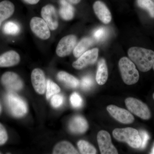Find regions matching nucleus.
Masks as SVG:
<instances>
[{
  "instance_id": "c9c22d12",
  "label": "nucleus",
  "mask_w": 154,
  "mask_h": 154,
  "mask_svg": "<svg viewBox=\"0 0 154 154\" xmlns=\"http://www.w3.org/2000/svg\"><path fill=\"white\" fill-rule=\"evenodd\" d=\"M2 105H1V102H0V114H1V112H2Z\"/></svg>"
},
{
  "instance_id": "1a4fd4ad",
  "label": "nucleus",
  "mask_w": 154,
  "mask_h": 154,
  "mask_svg": "<svg viewBox=\"0 0 154 154\" xmlns=\"http://www.w3.org/2000/svg\"><path fill=\"white\" fill-rule=\"evenodd\" d=\"M97 141L102 154H117V149L113 145L109 133L105 131H99L97 134Z\"/></svg>"
},
{
  "instance_id": "6e6552de",
  "label": "nucleus",
  "mask_w": 154,
  "mask_h": 154,
  "mask_svg": "<svg viewBox=\"0 0 154 154\" xmlns=\"http://www.w3.org/2000/svg\"><path fill=\"white\" fill-rule=\"evenodd\" d=\"M77 40L76 36L74 35H67L62 38L56 51L58 56L63 57L69 55L75 47Z\"/></svg>"
},
{
  "instance_id": "f257e3e1",
  "label": "nucleus",
  "mask_w": 154,
  "mask_h": 154,
  "mask_svg": "<svg viewBox=\"0 0 154 154\" xmlns=\"http://www.w3.org/2000/svg\"><path fill=\"white\" fill-rule=\"evenodd\" d=\"M131 60L140 71L147 72L152 68L154 62V51L143 48L133 47L128 50Z\"/></svg>"
},
{
  "instance_id": "dca6fc26",
  "label": "nucleus",
  "mask_w": 154,
  "mask_h": 154,
  "mask_svg": "<svg viewBox=\"0 0 154 154\" xmlns=\"http://www.w3.org/2000/svg\"><path fill=\"white\" fill-rule=\"evenodd\" d=\"M20 61V55L17 51H9L0 55V67L14 66L18 64Z\"/></svg>"
},
{
  "instance_id": "4c0bfd02",
  "label": "nucleus",
  "mask_w": 154,
  "mask_h": 154,
  "mask_svg": "<svg viewBox=\"0 0 154 154\" xmlns=\"http://www.w3.org/2000/svg\"><path fill=\"white\" fill-rule=\"evenodd\" d=\"M153 99H154V93L153 94Z\"/></svg>"
},
{
  "instance_id": "2f4dec72",
  "label": "nucleus",
  "mask_w": 154,
  "mask_h": 154,
  "mask_svg": "<svg viewBox=\"0 0 154 154\" xmlns=\"http://www.w3.org/2000/svg\"><path fill=\"white\" fill-rule=\"evenodd\" d=\"M139 132L140 135L142 140L140 148L143 149L146 146L148 141L149 139V136L148 133L145 131L140 130V132Z\"/></svg>"
},
{
  "instance_id": "cd10ccee",
  "label": "nucleus",
  "mask_w": 154,
  "mask_h": 154,
  "mask_svg": "<svg viewBox=\"0 0 154 154\" xmlns=\"http://www.w3.org/2000/svg\"><path fill=\"white\" fill-rule=\"evenodd\" d=\"M94 84L93 78L90 75L83 77L81 80V86L82 89L85 91H88L92 87Z\"/></svg>"
},
{
  "instance_id": "4be33fe9",
  "label": "nucleus",
  "mask_w": 154,
  "mask_h": 154,
  "mask_svg": "<svg viewBox=\"0 0 154 154\" xmlns=\"http://www.w3.org/2000/svg\"><path fill=\"white\" fill-rule=\"evenodd\" d=\"M94 43V40L90 37L83 38L79 42L73 50V54L75 57H79L83 53L87 51Z\"/></svg>"
},
{
  "instance_id": "4468645a",
  "label": "nucleus",
  "mask_w": 154,
  "mask_h": 154,
  "mask_svg": "<svg viewBox=\"0 0 154 154\" xmlns=\"http://www.w3.org/2000/svg\"><path fill=\"white\" fill-rule=\"evenodd\" d=\"M93 8L96 16L101 22L105 24L110 23L112 19L111 13L103 2L96 1L94 3Z\"/></svg>"
},
{
  "instance_id": "f03ea898",
  "label": "nucleus",
  "mask_w": 154,
  "mask_h": 154,
  "mask_svg": "<svg viewBox=\"0 0 154 154\" xmlns=\"http://www.w3.org/2000/svg\"><path fill=\"white\" fill-rule=\"evenodd\" d=\"M113 137L121 142L126 143L133 148H140L141 144L139 132L137 130L132 128H116L113 131Z\"/></svg>"
},
{
  "instance_id": "c85d7f7f",
  "label": "nucleus",
  "mask_w": 154,
  "mask_h": 154,
  "mask_svg": "<svg viewBox=\"0 0 154 154\" xmlns=\"http://www.w3.org/2000/svg\"><path fill=\"white\" fill-rule=\"evenodd\" d=\"M70 100L72 106L75 108H79L83 105V99L78 93H73L70 96Z\"/></svg>"
},
{
  "instance_id": "b1692460",
  "label": "nucleus",
  "mask_w": 154,
  "mask_h": 154,
  "mask_svg": "<svg viewBox=\"0 0 154 154\" xmlns=\"http://www.w3.org/2000/svg\"><path fill=\"white\" fill-rule=\"evenodd\" d=\"M3 31L6 34L16 35L20 31V27L16 22L10 21L6 23L3 27Z\"/></svg>"
},
{
  "instance_id": "5701e85b",
  "label": "nucleus",
  "mask_w": 154,
  "mask_h": 154,
  "mask_svg": "<svg viewBox=\"0 0 154 154\" xmlns=\"http://www.w3.org/2000/svg\"><path fill=\"white\" fill-rule=\"evenodd\" d=\"M78 148L81 154H96L97 151L96 148L85 140H80L78 142Z\"/></svg>"
},
{
  "instance_id": "bb28decb",
  "label": "nucleus",
  "mask_w": 154,
  "mask_h": 154,
  "mask_svg": "<svg viewBox=\"0 0 154 154\" xmlns=\"http://www.w3.org/2000/svg\"><path fill=\"white\" fill-rule=\"evenodd\" d=\"M106 28L101 27L96 29L93 33V36L95 40L98 42L103 41L106 38L107 35Z\"/></svg>"
},
{
  "instance_id": "a211bd4d",
  "label": "nucleus",
  "mask_w": 154,
  "mask_h": 154,
  "mask_svg": "<svg viewBox=\"0 0 154 154\" xmlns=\"http://www.w3.org/2000/svg\"><path fill=\"white\" fill-rule=\"evenodd\" d=\"M108 78V70L104 59H101L98 63V68L96 75V81L100 85H104Z\"/></svg>"
},
{
  "instance_id": "412c9836",
  "label": "nucleus",
  "mask_w": 154,
  "mask_h": 154,
  "mask_svg": "<svg viewBox=\"0 0 154 154\" xmlns=\"http://www.w3.org/2000/svg\"><path fill=\"white\" fill-rule=\"evenodd\" d=\"M57 79L69 88H75L79 86V81L68 73L64 71L60 72L57 74Z\"/></svg>"
},
{
  "instance_id": "6ab92c4d",
  "label": "nucleus",
  "mask_w": 154,
  "mask_h": 154,
  "mask_svg": "<svg viewBox=\"0 0 154 154\" xmlns=\"http://www.w3.org/2000/svg\"><path fill=\"white\" fill-rule=\"evenodd\" d=\"M59 13L63 19L69 21L72 20L74 16V8L71 3L66 0H60Z\"/></svg>"
},
{
  "instance_id": "a878e982",
  "label": "nucleus",
  "mask_w": 154,
  "mask_h": 154,
  "mask_svg": "<svg viewBox=\"0 0 154 154\" xmlns=\"http://www.w3.org/2000/svg\"><path fill=\"white\" fill-rule=\"evenodd\" d=\"M138 6L149 12L150 17L154 18V2L152 0H137Z\"/></svg>"
},
{
  "instance_id": "f704fd0d",
  "label": "nucleus",
  "mask_w": 154,
  "mask_h": 154,
  "mask_svg": "<svg viewBox=\"0 0 154 154\" xmlns=\"http://www.w3.org/2000/svg\"><path fill=\"white\" fill-rule=\"evenodd\" d=\"M151 154H154V145L152 149V152L151 153Z\"/></svg>"
},
{
  "instance_id": "c756f323",
  "label": "nucleus",
  "mask_w": 154,
  "mask_h": 154,
  "mask_svg": "<svg viewBox=\"0 0 154 154\" xmlns=\"http://www.w3.org/2000/svg\"><path fill=\"white\" fill-rule=\"evenodd\" d=\"M64 98L63 96L60 94H55L52 96L51 99V105L55 108L60 107L63 104Z\"/></svg>"
},
{
  "instance_id": "2eb2a0df",
  "label": "nucleus",
  "mask_w": 154,
  "mask_h": 154,
  "mask_svg": "<svg viewBox=\"0 0 154 154\" xmlns=\"http://www.w3.org/2000/svg\"><path fill=\"white\" fill-rule=\"evenodd\" d=\"M89 125L86 119L81 116H76L69 123V128L72 133L77 134L84 133L88 129Z\"/></svg>"
},
{
  "instance_id": "473e14b6",
  "label": "nucleus",
  "mask_w": 154,
  "mask_h": 154,
  "mask_svg": "<svg viewBox=\"0 0 154 154\" xmlns=\"http://www.w3.org/2000/svg\"><path fill=\"white\" fill-rule=\"evenodd\" d=\"M25 2L30 5H36L39 2L40 0H23Z\"/></svg>"
},
{
  "instance_id": "9b49d317",
  "label": "nucleus",
  "mask_w": 154,
  "mask_h": 154,
  "mask_svg": "<svg viewBox=\"0 0 154 154\" xmlns=\"http://www.w3.org/2000/svg\"><path fill=\"white\" fill-rule=\"evenodd\" d=\"M98 54L99 49L98 48L87 51L72 63V66L76 69H81L89 65L93 64L97 60Z\"/></svg>"
},
{
  "instance_id": "7c9ffc66",
  "label": "nucleus",
  "mask_w": 154,
  "mask_h": 154,
  "mask_svg": "<svg viewBox=\"0 0 154 154\" xmlns=\"http://www.w3.org/2000/svg\"><path fill=\"white\" fill-rule=\"evenodd\" d=\"M8 140V134L5 127L0 123V145L6 143Z\"/></svg>"
},
{
  "instance_id": "72a5a7b5",
  "label": "nucleus",
  "mask_w": 154,
  "mask_h": 154,
  "mask_svg": "<svg viewBox=\"0 0 154 154\" xmlns=\"http://www.w3.org/2000/svg\"><path fill=\"white\" fill-rule=\"evenodd\" d=\"M66 1H67L69 2L71 4L76 5V4L79 3L81 0H66Z\"/></svg>"
},
{
  "instance_id": "58836bf2",
  "label": "nucleus",
  "mask_w": 154,
  "mask_h": 154,
  "mask_svg": "<svg viewBox=\"0 0 154 154\" xmlns=\"http://www.w3.org/2000/svg\"><path fill=\"white\" fill-rule=\"evenodd\" d=\"M0 154H2V153H1V152H0Z\"/></svg>"
},
{
  "instance_id": "39448f33",
  "label": "nucleus",
  "mask_w": 154,
  "mask_h": 154,
  "mask_svg": "<svg viewBox=\"0 0 154 154\" xmlns=\"http://www.w3.org/2000/svg\"><path fill=\"white\" fill-rule=\"evenodd\" d=\"M125 103L131 112L142 119L148 120L151 117V113L147 105L140 100L129 97L125 99Z\"/></svg>"
},
{
  "instance_id": "0eeeda50",
  "label": "nucleus",
  "mask_w": 154,
  "mask_h": 154,
  "mask_svg": "<svg viewBox=\"0 0 154 154\" xmlns=\"http://www.w3.org/2000/svg\"><path fill=\"white\" fill-rule=\"evenodd\" d=\"M30 27L32 32L38 38L46 40L50 38V28L44 19L38 17H33L30 20Z\"/></svg>"
},
{
  "instance_id": "f3484780",
  "label": "nucleus",
  "mask_w": 154,
  "mask_h": 154,
  "mask_svg": "<svg viewBox=\"0 0 154 154\" xmlns=\"http://www.w3.org/2000/svg\"><path fill=\"white\" fill-rule=\"evenodd\" d=\"M14 11L15 6L10 1L5 0L0 2V28L2 22L11 17Z\"/></svg>"
},
{
  "instance_id": "9d476101",
  "label": "nucleus",
  "mask_w": 154,
  "mask_h": 154,
  "mask_svg": "<svg viewBox=\"0 0 154 154\" xmlns=\"http://www.w3.org/2000/svg\"><path fill=\"white\" fill-rule=\"evenodd\" d=\"M107 110L112 117L123 124H131L134 121L133 116L125 109L116 105H110L107 106Z\"/></svg>"
},
{
  "instance_id": "7ed1b4c3",
  "label": "nucleus",
  "mask_w": 154,
  "mask_h": 154,
  "mask_svg": "<svg viewBox=\"0 0 154 154\" xmlns=\"http://www.w3.org/2000/svg\"><path fill=\"white\" fill-rule=\"evenodd\" d=\"M5 100L9 111L14 117H22L28 112L27 103L15 92L9 91Z\"/></svg>"
},
{
  "instance_id": "423d86ee",
  "label": "nucleus",
  "mask_w": 154,
  "mask_h": 154,
  "mask_svg": "<svg viewBox=\"0 0 154 154\" xmlns=\"http://www.w3.org/2000/svg\"><path fill=\"white\" fill-rule=\"evenodd\" d=\"M2 85L10 92H16L22 90L23 82L22 79L16 73L7 72L1 78Z\"/></svg>"
},
{
  "instance_id": "aec40b11",
  "label": "nucleus",
  "mask_w": 154,
  "mask_h": 154,
  "mask_svg": "<svg viewBox=\"0 0 154 154\" xmlns=\"http://www.w3.org/2000/svg\"><path fill=\"white\" fill-rule=\"evenodd\" d=\"M54 154H76L78 151L70 143L67 141H62L56 145L53 151Z\"/></svg>"
},
{
  "instance_id": "20e7f679",
  "label": "nucleus",
  "mask_w": 154,
  "mask_h": 154,
  "mask_svg": "<svg viewBox=\"0 0 154 154\" xmlns=\"http://www.w3.org/2000/svg\"><path fill=\"white\" fill-rule=\"evenodd\" d=\"M119 67L123 82L127 85L137 83L140 75L134 63L128 58L123 57L119 62Z\"/></svg>"
},
{
  "instance_id": "393cba45",
  "label": "nucleus",
  "mask_w": 154,
  "mask_h": 154,
  "mask_svg": "<svg viewBox=\"0 0 154 154\" xmlns=\"http://www.w3.org/2000/svg\"><path fill=\"white\" fill-rule=\"evenodd\" d=\"M46 98L49 99L54 95L58 94L60 92V89L56 83L48 79L46 83Z\"/></svg>"
},
{
  "instance_id": "ddd939ff",
  "label": "nucleus",
  "mask_w": 154,
  "mask_h": 154,
  "mask_svg": "<svg viewBox=\"0 0 154 154\" xmlns=\"http://www.w3.org/2000/svg\"><path fill=\"white\" fill-rule=\"evenodd\" d=\"M31 82L35 91L39 94H43L46 89V83L45 75L41 69H34L31 75Z\"/></svg>"
},
{
  "instance_id": "e433bc0d",
  "label": "nucleus",
  "mask_w": 154,
  "mask_h": 154,
  "mask_svg": "<svg viewBox=\"0 0 154 154\" xmlns=\"http://www.w3.org/2000/svg\"><path fill=\"white\" fill-rule=\"evenodd\" d=\"M152 68H153V70H154V62L153 64V66H152Z\"/></svg>"
},
{
  "instance_id": "f8f14e48",
  "label": "nucleus",
  "mask_w": 154,
  "mask_h": 154,
  "mask_svg": "<svg viewBox=\"0 0 154 154\" xmlns=\"http://www.w3.org/2000/svg\"><path fill=\"white\" fill-rule=\"evenodd\" d=\"M41 16L47 23L50 29L55 30L59 26L58 17L55 7L51 5H47L42 8Z\"/></svg>"
}]
</instances>
